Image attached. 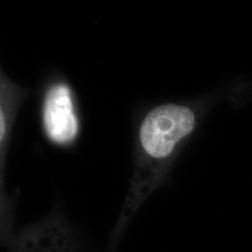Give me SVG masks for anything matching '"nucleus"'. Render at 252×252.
Masks as SVG:
<instances>
[{
  "mask_svg": "<svg viewBox=\"0 0 252 252\" xmlns=\"http://www.w3.org/2000/svg\"><path fill=\"white\" fill-rule=\"evenodd\" d=\"M196 126L189 107L168 103L143 110L135 117L131 187L106 252H115L136 210L166 178L171 157Z\"/></svg>",
  "mask_w": 252,
  "mask_h": 252,
  "instance_id": "f257e3e1",
  "label": "nucleus"
},
{
  "mask_svg": "<svg viewBox=\"0 0 252 252\" xmlns=\"http://www.w3.org/2000/svg\"><path fill=\"white\" fill-rule=\"evenodd\" d=\"M7 245L9 252H80L74 231L56 209L40 221L14 231Z\"/></svg>",
  "mask_w": 252,
  "mask_h": 252,
  "instance_id": "20e7f679",
  "label": "nucleus"
},
{
  "mask_svg": "<svg viewBox=\"0 0 252 252\" xmlns=\"http://www.w3.org/2000/svg\"><path fill=\"white\" fill-rule=\"evenodd\" d=\"M40 126L46 139L57 148L71 149L81 132L76 93L67 80L54 76L46 82L40 99Z\"/></svg>",
  "mask_w": 252,
  "mask_h": 252,
  "instance_id": "f03ea898",
  "label": "nucleus"
},
{
  "mask_svg": "<svg viewBox=\"0 0 252 252\" xmlns=\"http://www.w3.org/2000/svg\"><path fill=\"white\" fill-rule=\"evenodd\" d=\"M30 95V91L11 81L0 72V206H1V238L7 244L14 233V205L5 189V170L7 155L12 138L13 126L22 104Z\"/></svg>",
  "mask_w": 252,
  "mask_h": 252,
  "instance_id": "7ed1b4c3",
  "label": "nucleus"
}]
</instances>
